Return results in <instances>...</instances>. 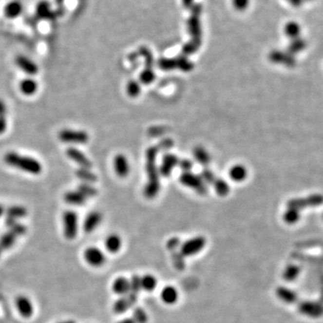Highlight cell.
Here are the masks:
<instances>
[{"label":"cell","mask_w":323,"mask_h":323,"mask_svg":"<svg viewBox=\"0 0 323 323\" xmlns=\"http://www.w3.org/2000/svg\"><path fill=\"white\" fill-rule=\"evenodd\" d=\"M276 294L279 300L282 301L285 304H292L297 300V295L293 290L289 289L285 286H279L276 291Z\"/></svg>","instance_id":"cell-21"},{"label":"cell","mask_w":323,"mask_h":323,"mask_svg":"<svg viewBox=\"0 0 323 323\" xmlns=\"http://www.w3.org/2000/svg\"><path fill=\"white\" fill-rule=\"evenodd\" d=\"M63 233L68 240H74L78 231V217L73 210H67L63 213Z\"/></svg>","instance_id":"cell-3"},{"label":"cell","mask_w":323,"mask_h":323,"mask_svg":"<svg viewBox=\"0 0 323 323\" xmlns=\"http://www.w3.org/2000/svg\"><path fill=\"white\" fill-rule=\"evenodd\" d=\"M157 153H158V149L156 147L149 148L147 151L146 169L148 171L149 182L144 190V194L148 199H153L158 194L159 190H160L158 170L155 165Z\"/></svg>","instance_id":"cell-1"},{"label":"cell","mask_w":323,"mask_h":323,"mask_svg":"<svg viewBox=\"0 0 323 323\" xmlns=\"http://www.w3.org/2000/svg\"><path fill=\"white\" fill-rule=\"evenodd\" d=\"M269 57L274 62H284L287 64V65L293 63V59L291 58V57H289L286 54H285L283 52H280V51H273V52H271Z\"/></svg>","instance_id":"cell-34"},{"label":"cell","mask_w":323,"mask_h":323,"mask_svg":"<svg viewBox=\"0 0 323 323\" xmlns=\"http://www.w3.org/2000/svg\"><path fill=\"white\" fill-rule=\"evenodd\" d=\"M301 313L309 317H320L323 313V307L316 303L312 302H303L299 305Z\"/></svg>","instance_id":"cell-13"},{"label":"cell","mask_w":323,"mask_h":323,"mask_svg":"<svg viewBox=\"0 0 323 323\" xmlns=\"http://www.w3.org/2000/svg\"><path fill=\"white\" fill-rule=\"evenodd\" d=\"M6 128H7V122L5 117H0V134L6 132Z\"/></svg>","instance_id":"cell-51"},{"label":"cell","mask_w":323,"mask_h":323,"mask_svg":"<svg viewBox=\"0 0 323 323\" xmlns=\"http://www.w3.org/2000/svg\"><path fill=\"white\" fill-rule=\"evenodd\" d=\"M10 231L14 232L17 237L18 236H22L23 235L26 231H27V228L25 226H23L22 224H19V223H15L11 227H10Z\"/></svg>","instance_id":"cell-45"},{"label":"cell","mask_w":323,"mask_h":323,"mask_svg":"<svg viewBox=\"0 0 323 323\" xmlns=\"http://www.w3.org/2000/svg\"><path fill=\"white\" fill-rule=\"evenodd\" d=\"M178 165H179L184 171H190V170L192 168V163H191L190 160H187V159L179 160Z\"/></svg>","instance_id":"cell-48"},{"label":"cell","mask_w":323,"mask_h":323,"mask_svg":"<svg viewBox=\"0 0 323 323\" xmlns=\"http://www.w3.org/2000/svg\"><path fill=\"white\" fill-rule=\"evenodd\" d=\"M300 274V267L294 264H290L285 266L283 272V278L285 281L292 282L295 280Z\"/></svg>","instance_id":"cell-29"},{"label":"cell","mask_w":323,"mask_h":323,"mask_svg":"<svg viewBox=\"0 0 323 323\" xmlns=\"http://www.w3.org/2000/svg\"><path fill=\"white\" fill-rule=\"evenodd\" d=\"M200 178H201V180L203 181V182H207V183H213L215 180L214 173L212 172V171L208 169V168H206L201 171Z\"/></svg>","instance_id":"cell-44"},{"label":"cell","mask_w":323,"mask_h":323,"mask_svg":"<svg viewBox=\"0 0 323 323\" xmlns=\"http://www.w3.org/2000/svg\"><path fill=\"white\" fill-rule=\"evenodd\" d=\"M155 78V75L153 73L152 68H147L145 70H143L141 74L139 76V79L141 81L143 84L145 85H148L153 83Z\"/></svg>","instance_id":"cell-36"},{"label":"cell","mask_w":323,"mask_h":323,"mask_svg":"<svg viewBox=\"0 0 323 323\" xmlns=\"http://www.w3.org/2000/svg\"><path fill=\"white\" fill-rule=\"evenodd\" d=\"M199 44H200V41L198 40H193L192 41L189 42L188 44H186V45L183 47L184 54H186V55L192 54V53H194L195 51L198 50Z\"/></svg>","instance_id":"cell-42"},{"label":"cell","mask_w":323,"mask_h":323,"mask_svg":"<svg viewBox=\"0 0 323 323\" xmlns=\"http://www.w3.org/2000/svg\"><path fill=\"white\" fill-rule=\"evenodd\" d=\"M177 68H180L184 72H189L193 68L192 63L190 62L186 57H179L176 59Z\"/></svg>","instance_id":"cell-39"},{"label":"cell","mask_w":323,"mask_h":323,"mask_svg":"<svg viewBox=\"0 0 323 323\" xmlns=\"http://www.w3.org/2000/svg\"><path fill=\"white\" fill-rule=\"evenodd\" d=\"M140 285L141 289L147 292H152L156 288L157 279L153 275L146 274L143 277H140Z\"/></svg>","instance_id":"cell-24"},{"label":"cell","mask_w":323,"mask_h":323,"mask_svg":"<svg viewBox=\"0 0 323 323\" xmlns=\"http://www.w3.org/2000/svg\"><path fill=\"white\" fill-rule=\"evenodd\" d=\"M287 1L294 6H300L304 2V0H287Z\"/></svg>","instance_id":"cell-53"},{"label":"cell","mask_w":323,"mask_h":323,"mask_svg":"<svg viewBox=\"0 0 323 323\" xmlns=\"http://www.w3.org/2000/svg\"><path fill=\"white\" fill-rule=\"evenodd\" d=\"M165 132V127H153L152 129H150L149 131V134L151 136H157L163 135Z\"/></svg>","instance_id":"cell-49"},{"label":"cell","mask_w":323,"mask_h":323,"mask_svg":"<svg viewBox=\"0 0 323 323\" xmlns=\"http://www.w3.org/2000/svg\"><path fill=\"white\" fill-rule=\"evenodd\" d=\"M84 260L85 262L93 267H101L106 262V256L102 249L91 246L85 249Z\"/></svg>","instance_id":"cell-6"},{"label":"cell","mask_w":323,"mask_h":323,"mask_svg":"<svg viewBox=\"0 0 323 323\" xmlns=\"http://www.w3.org/2000/svg\"><path fill=\"white\" fill-rule=\"evenodd\" d=\"M102 220V215L98 211H92L85 216V221L83 224L84 232L91 233L97 227L100 226Z\"/></svg>","instance_id":"cell-12"},{"label":"cell","mask_w":323,"mask_h":323,"mask_svg":"<svg viewBox=\"0 0 323 323\" xmlns=\"http://www.w3.org/2000/svg\"><path fill=\"white\" fill-rule=\"evenodd\" d=\"M207 240L204 236H196L189 239L181 245L180 252L183 257H191L197 255L204 249Z\"/></svg>","instance_id":"cell-4"},{"label":"cell","mask_w":323,"mask_h":323,"mask_svg":"<svg viewBox=\"0 0 323 323\" xmlns=\"http://www.w3.org/2000/svg\"><path fill=\"white\" fill-rule=\"evenodd\" d=\"M159 68L163 70H171L177 68V63L176 59L172 58H160L158 61Z\"/></svg>","instance_id":"cell-38"},{"label":"cell","mask_w":323,"mask_h":323,"mask_svg":"<svg viewBox=\"0 0 323 323\" xmlns=\"http://www.w3.org/2000/svg\"><path fill=\"white\" fill-rule=\"evenodd\" d=\"M114 170L117 175L124 178L130 172V165L128 160L123 154H117L114 161Z\"/></svg>","instance_id":"cell-16"},{"label":"cell","mask_w":323,"mask_h":323,"mask_svg":"<svg viewBox=\"0 0 323 323\" xmlns=\"http://www.w3.org/2000/svg\"><path fill=\"white\" fill-rule=\"evenodd\" d=\"M298 218H299V214L297 210L295 209H289L284 215V220L286 224L290 225L295 224V222L298 220Z\"/></svg>","instance_id":"cell-40"},{"label":"cell","mask_w":323,"mask_h":323,"mask_svg":"<svg viewBox=\"0 0 323 323\" xmlns=\"http://www.w3.org/2000/svg\"><path fill=\"white\" fill-rule=\"evenodd\" d=\"M193 154L196 160L199 164L203 165H208L210 163L209 153L206 151V149L202 147H197L193 151Z\"/></svg>","instance_id":"cell-30"},{"label":"cell","mask_w":323,"mask_h":323,"mask_svg":"<svg viewBox=\"0 0 323 323\" xmlns=\"http://www.w3.org/2000/svg\"><path fill=\"white\" fill-rule=\"evenodd\" d=\"M161 299L165 304L172 305L179 299V292L172 285H166L161 291Z\"/></svg>","instance_id":"cell-18"},{"label":"cell","mask_w":323,"mask_h":323,"mask_svg":"<svg viewBox=\"0 0 323 323\" xmlns=\"http://www.w3.org/2000/svg\"><path fill=\"white\" fill-rule=\"evenodd\" d=\"M285 33L290 38L296 39L300 34V26L298 23H295V22H289V23H286L285 26Z\"/></svg>","instance_id":"cell-32"},{"label":"cell","mask_w":323,"mask_h":323,"mask_svg":"<svg viewBox=\"0 0 323 323\" xmlns=\"http://www.w3.org/2000/svg\"><path fill=\"white\" fill-rule=\"evenodd\" d=\"M229 175L233 182H243L247 177V170L243 165H234L231 168Z\"/></svg>","instance_id":"cell-26"},{"label":"cell","mask_w":323,"mask_h":323,"mask_svg":"<svg viewBox=\"0 0 323 323\" xmlns=\"http://www.w3.org/2000/svg\"><path fill=\"white\" fill-rule=\"evenodd\" d=\"M16 63L17 67L23 70L25 74L29 76H34L38 74L39 72V68L36 63L34 62L31 58L25 57L23 55H18L16 57Z\"/></svg>","instance_id":"cell-10"},{"label":"cell","mask_w":323,"mask_h":323,"mask_svg":"<svg viewBox=\"0 0 323 323\" xmlns=\"http://www.w3.org/2000/svg\"><path fill=\"white\" fill-rule=\"evenodd\" d=\"M178 163H179V159L174 154H171V153L165 154L163 158L162 165L160 167V173L165 177L170 176L171 171L176 165H178Z\"/></svg>","instance_id":"cell-15"},{"label":"cell","mask_w":323,"mask_h":323,"mask_svg":"<svg viewBox=\"0 0 323 323\" xmlns=\"http://www.w3.org/2000/svg\"><path fill=\"white\" fill-rule=\"evenodd\" d=\"M36 16L40 19L50 20L56 17V14L52 11L51 5L48 1H40L36 6Z\"/></svg>","instance_id":"cell-19"},{"label":"cell","mask_w":323,"mask_h":323,"mask_svg":"<svg viewBox=\"0 0 323 323\" xmlns=\"http://www.w3.org/2000/svg\"><path fill=\"white\" fill-rule=\"evenodd\" d=\"M64 200L66 203L73 206H82L85 203L86 198L82 195L78 190L68 191L64 195Z\"/></svg>","instance_id":"cell-23"},{"label":"cell","mask_w":323,"mask_h":323,"mask_svg":"<svg viewBox=\"0 0 323 323\" xmlns=\"http://www.w3.org/2000/svg\"><path fill=\"white\" fill-rule=\"evenodd\" d=\"M76 176L85 183H93L97 181V176L94 172H92L90 169L86 168L80 167L79 169L76 171Z\"/></svg>","instance_id":"cell-28"},{"label":"cell","mask_w":323,"mask_h":323,"mask_svg":"<svg viewBox=\"0 0 323 323\" xmlns=\"http://www.w3.org/2000/svg\"><path fill=\"white\" fill-rule=\"evenodd\" d=\"M6 112L7 110H6V103L0 99V117H5Z\"/></svg>","instance_id":"cell-52"},{"label":"cell","mask_w":323,"mask_h":323,"mask_svg":"<svg viewBox=\"0 0 323 323\" xmlns=\"http://www.w3.org/2000/svg\"><path fill=\"white\" fill-rule=\"evenodd\" d=\"M141 91L140 85L135 80H131L127 85V93L131 97H136Z\"/></svg>","instance_id":"cell-37"},{"label":"cell","mask_w":323,"mask_h":323,"mask_svg":"<svg viewBox=\"0 0 323 323\" xmlns=\"http://www.w3.org/2000/svg\"><path fill=\"white\" fill-rule=\"evenodd\" d=\"M140 53L145 57L147 68H152V66H153V57H152V54L150 53V51H148V49H146V48H142L140 50Z\"/></svg>","instance_id":"cell-46"},{"label":"cell","mask_w":323,"mask_h":323,"mask_svg":"<svg viewBox=\"0 0 323 323\" xmlns=\"http://www.w3.org/2000/svg\"><path fill=\"white\" fill-rule=\"evenodd\" d=\"M16 307L19 314L24 318L29 319L32 317L34 312V307L32 300L26 295H18L16 298Z\"/></svg>","instance_id":"cell-8"},{"label":"cell","mask_w":323,"mask_h":323,"mask_svg":"<svg viewBox=\"0 0 323 323\" xmlns=\"http://www.w3.org/2000/svg\"><path fill=\"white\" fill-rule=\"evenodd\" d=\"M6 217L17 220L27 215V209L22 206H12L6 210Z\"/></svg>","instance_id":"cell-27"},{"label":"cell","mask_w":323,"mask_h":323,"mask_svg":"<svg viewBox=\"0 0 323 323\" xmlns=\"http://www.w3.org/2000/svg\"><path fill=\"white\" fill-rule=\"evenodd\" d=\"M104 246L110 253H118L122 247V240L117 233H112L105 239Z\"/></svg>","instance_id":"cell-17"},{"label":"cell","mask_w":323,"mask_h":323,"mask_svg":"<svg viewBox=\"0 0 323 323\" xmlns=\"http://www.w3.org/2000/svg\"><path fill=\"white\" fill-rule=\"evenodd\" d=\"M131 281V292L130 293H132V294H135V295H138L139 291L141 290V285H140V277L139 276H133L131 279H130Z\"/></svg>","instance_id":"cell-41"},{"label":"cell","mask_w":323,"mask_h":323,"mask_svg":"<svg viewBox=\"0 0 323 323\" xmlns=\"http://www.w3.org/2000/svg\"><path fill=\"white\" fill-rule=\"evenodd\" d=\"M17 239V235L11 231L5 232L0 237V249L2 250L10 249L16 244Z\"/></svg>","instance_id":"cell-25"},{"label":"cell","mask_w":323,"mask_h":323,"mask_svg":"<svg viewBox=\"0 0 323 323\" xmlns=\"http://www.w3.org/2000/svg\"><path fill=\"white\" fill-rule=\"evenodd\" d=\"M305 47V41L302 39H294L293 42L290 44L289 50L292 52H298L302 51Z\"/></svg>","instance_id":"cell-43"},{"label":"cell","mask_w":323,"mask_h":323,"mask_svg":"<svg viewBox=\"0 0 323 323\" xmlns=\"http://www.w3.org/2000/svg\"><path fill=\"white\" fill-rule=\"evenodd\" d=\"M58 138L61 142L69 144H79L83 145L89 140V135L83 131H73V130H62L58 133Z\"/></svg>","instance_id":"cell-5"},{"label":"cell","mask_w":323,"mask_h":323,"mask_svg":"<svg viewBox=\"0 0 323 323\" xmlns=\"http://www.w3.org/2000/svg\"><path fill=\"white\" fill-rule=\"evenodd\" d=\"M68 157L73 160L77 165H79L82 168L90 169L92 167L91 161L87 158L85 153L81 152L77 148H68L66 151Z\"/></svg>","instance_id":"cell-11"},{"label":"cell","mask_w":323,"mask_h":323,"mask_svg":"<svg viewBox=\"0 0 323 323\" xmlns=\"http://www.w3.org/2000/svg\"><path fill=\"white\" fill-rule=\"evenodd\" d=\"M233 3H234L235 8H237L239 10H244V8H246L249 1L248 0H233Z\"/></svg>","instance_id":"cell-50"},{"label":"cell","mask_w":323,"mask_h":323,"mask_svg":"<svg viewBox=\"0 0 323 323\" xmlns=\"http://www.w3.org/2000/svg\"><path fill=\"white\" fill-rule=\"evenodd\" d=\"M77 190L82 195H84L86 199L87 198H92V197H95L97 193H98L96 189L92 187L91 185H89L88 183H82V184L78 185Z\"/></svg>","instance_id":"cell-33"},{"label":"cell","mask_w":323,"mask_h":323,"mask_svg":"<svg viewBox=\"0 0 323 323\" xmlns=\"http://www.w3.org/2000/svg\"><path fill=\"white\" fill-rule=\"evenodd\" d=\"M112 289L116 295L119 296H125L129 295L131 292V281L125 277H119L114 279Z\"/></svg>","instance_id":"cell-14"},{"label":"cell","mask_w":323,"mask_h":323,"mask_svg":"<svg viewBox=\"0 0 323 323\" xmlns=\"http://www.w3.org/2000/svg\"><path fill=\"white\" fill-rule=\"evenodd\" d=\"M76 323L75 322H73V321H66V322H62V323Z\"/></svg>","instance_id":"cell-56"},{"label":"cell","mask_w":323,"mask_h":323,"mask_svg":"<svg viewBox=\"0 0 323 323\" xmlns=\"http://www.w3.org/2000/svg\"><path fill=\"white\" fill-rule=\"evenodd\" d=\"M117 323H136V322L134 321L133 318H126V319H123V320L119 321Z\"/></svg>","instance_id":"cell-54"},{"label":"cell","mask_w":323,"mask_h":323,"mask_svg":"<svg viewBox=\"0 0 323 323\" xmlns=\"http://www.w3.org/2000/svg\"><path fill=\"white\" fill-rule=\"evenodd\" d=\"M19 88L24 95L31 96L38 90V83L32 78H25L20 82Z\"/></svg>","instance_id":"cell-22"},{"label":"cell","mask_w":323,"mask_h":323,"mask_svg":"<svg viewBox=\"0 0 323 323\" xmlns=\"http://www.w3.org/2000/svg\"><path fill=\"white\" fill-rule=\"evenodd\" d=\"M22 12H23V4L18 0H13L11 2H9L8 4H6L4 9L5 16L10 19L19 17Z\"/></svg>","instance_id":"cell-20"},{"label":"cell","mask_w":323,"mask_h":323,"mask_svg":"<svg viewBox=\"0 0 323 323\" xmlns=\"http://www.w3.org/2000/svg\"><path fill=\"white\" fill-rule=\"evenodd\" d=\"M213 184H214L215 191L221 197H226L230 191V189H229L227 182L224 181L223 179H215Z\"/></svg>","instance_id":"cell-31"},{"label":"cell","mask_w":323,"mask_h":323,"mask_svg":"<svg viewBox=\"0 0 323 323\" xmlns=\"http://www.w3.org/2000/svg\"><path fill=\"white\" fill-rule=\"evenodd\" d=\"M137 300V296L134 295H125V296H120L118 300L116 301L114 304V312L117 314H121L127 312L131 307L134 306Z\"/></svg>","instance_id":"cell-9"},{"label":"cell","mask_w":323,"mask_h":323,"mask_svg":"<svg viewBox=\"0 0 323 323\" xmlns=\"http://www.w3.org/2000/svg\"><path fill=\"white\" fill-rule=\"evenodd\" d=\"M2 251H3V250H2V249H0V256H1V253H2Z\"/></svg>","instance_id":"cell-57"},{"label":"cell","mask_w":323,"mask_h":323,"mask_svg":"<svg viewBox=\"0 0 323 323\" xmlns=\"http://www.w3.org/2000/svg\"><path fill=\"white\" fill-rule=\"evenodd\" d=\"M180 182L183 185L195 190L199 195H205L208 192L204 182L199 176L195 175L190 171H184L180 177Z\"/></svg>","instance_id":"cell-7"},{"label":"cell","mask_w":323,"mask_h":323,"mask_svg":"<svg viewBox=\"0 0 323 323\" xmlns=\"http://www.w3.org/2000/svg\"><path fill=\"white\" fill-rule=\"evenodd\" d=\"M171 147H173V141L170 138H165L159 143L156 148L158 150H167L170 149Z\"/></svg>","instance_id":"cell-47"},{"label":"cell","mask_w":323,"mask_h":323,"mask_svg":"<svg viewBox=\"0 0 323 323\" xmlns=\"http://www.w3.org/2000/svg\"><path fill=\"white\" fill-rule=\"evenodd\" d=\"M4 162L6 165L17 168L19 170L26 171L31 174H40L42 171V166L36 159L21 155L16 152H8L4 155Z\"/></svg>","instance_id":"cell-2"},{"label":"cell","mask_w":323,"mask_h":323,"mask_svg":"<svg viewBox=\"0 0 323 323\" xmlns=\"http://www.w3.org/2000/svg\"><path fill=\"white\" fill-rule=\"evenodd\" d=\"M133 319L136 323H148V315L147 312L140 307H136L133 311Z\"/></svg>","instance_id":"cell-35"},{"label":"cell","mask_w":323,"mask_h":323,"mask_svg":"<svg viewBox=\"0 0 323 323\" xmlns=\"http://www.w3.org/2000/svg\"><path fill=\"white\" fill-rule=\"evenodd\" d=\"M4 212H5V209H4L3 206H2V205H0V217H1V216H2V215L4 214Z\"/></svg>","instance_id":"cell-55"}]
</instances>
